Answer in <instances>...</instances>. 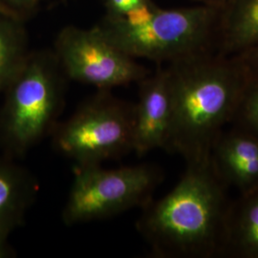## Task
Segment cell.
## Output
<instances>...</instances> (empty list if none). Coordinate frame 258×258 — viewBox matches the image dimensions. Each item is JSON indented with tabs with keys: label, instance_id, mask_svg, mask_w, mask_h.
I'll list each match as a JSON object with an SVG mask.
<instances>
[{
	"label": "cell",
	"instance_id": "ba28073f",
	"mask_svg": "<svg viewBox=\"0 0 258 258\" xmlns=\"http://www.w3.org/2000/svg\"><path fill=\"white\" fill-rule=\"evenodd\" d=\"M135 103L134 149L139 157L151 150H166L171 122V99L166 67L158 64L154 74L140 81Z\"/></svg>",
	"mask_w": 258,
	"mask_h": 258
},
{
	"label": "cell",
	"instance_id": "d6986e66",
	"mask_svg": "<svg viewBox=\"0 0 258 258\" xmlns=\"http://www.w3.org/2000/svg\"><path fill=\"white\" fill-rule=\"evenodd\" d=\"M202 5H207V6H212V7H216V8H221L223 7L228 0H195Z\"/></svg>",
	"mask_w": 258,
	"mask_h": 258
},
{
	"label": "cell",
	"instance_id": "277c9868",
	"mask_svg": "<svg viewBox=\"0 0 258 258\" xmlns=\"http://www.w3.org/2000/svg\"><path fill=\"white\" fill-rule=\"evenodd\" d=\"M219 11L202 4L170 10L155 5L148 19L136 24L105 15L96 26L132 57L170 63L215 51Z\"/></svg>",
	"mask_w": 258,
	"mask_h": 258
},
{
	"label": "cell",
	"instance_id": "5bb4252c",
	"mask_svg": "<svg viewBox=\"0 0 258 258\" xmlns=\"http://www.w3.org/2000/svg\"><path fill=\"white\" fill-rule=\"evenodd\" d=\"M230 123L232 128L258 139V78H248Z\"/></svg>",
	"mask_w": 258,
	"mask_h": 258
},
{
	"label": "cell",
	"instance_id": "8fae6325",
	"mask_svg": "<svg viewBox=\"0 0 258 258\" xmlns=\"http://www.w3.org/2000/svg\"><path fill=\"white\" fill-rule=\"evenodd\" d=\"M220 256L258 258V184L230 202Z\"/></svg>",
	"mask_w": 258,
	"mask_h": 258
},
{
	"label": "cell",
	"instance_id": "5b68a950",
	"mask_svg": "<svg viewBox=\"0 0 258 258\" xmlns=\"http://www.w3.org/2000/svg\"><path fill=\"white\" fill-rule=\"evenodd\" d=\"M135 104L98 90L67 120L58 122L53 146L76 166L102 165L125 156L134 149Z\"/></svg>",
	"mask_w": 258,
	"mask_h": 258
},
{
	"label": "cell",
	"instance_id": "ac0fdd59",
	"mask_svg": "<svg viewBox=\"0 0 258 258\" xmlns=\"http://www.w3.org/2000/svg\"><path fill=\"white\" fill-rule=\"evenodd\" d=\"M11 232L0 228V258L14 257L16 255L15 250L8 243Z\"/></svg>",
	"mask_w": 258,
	"mask_h": 258
},
{
	"label": "cell",
	"instance_id": "9c48e42d",
	"mask_svg": "<svg viewBox=\"0 0 258 258\" xmlns=\"http://www.w3.org/2000/svg\"><path fill=\"white\" fill-rule=\"evenodd\" d=\"M212 162L226 187L248 191L258 184V139L234 128L222 132L212 148Z\"/></svg>",
	"mask_w": 258,
	"mask_h": 258
},
{
	"label": "cell",
	"instance_id": "52a82bcc",
	"mask_svg": "<svg viewBox=\"0 0 258 258\" xmlns=\"http://www.w3.org/2000/svg\"><path fill=\"white\" fill-rule=\"evenodd\" d=\"M53 51L69 81L98 90L139 83L150 74L134 57L114 45L96 25L91 29L63 28L55 38Z\"/></svg>",
	"mask_w": 258,
	"mask_h": 258
},
{
	"label": "cell",
	"instance_id": "8992f818",
	"mask_svg": "<svg viewBox=\"0 0 258 258\" xmlns=\"http://www.w3.org/2000/svg\"><path fill=\"white\" fill-rule=\"evenodd\" d=\"M164 174L153 165L103 168L76 166L74 180L61 218L66 226L107 219L135 208H145Z\"/></svg>",
	"mask_w": 258,
	"mask_h": 258
},
{
	"label": "cell",
	"instance_id": "6da1fadb",
	"mask_svg": "<svg viewBox=\"0 0 258 258\" xmlns=\"http://www.w3.org/2000/svg\"><path fill=\"white\" fill-rule=\"evenodd\" d=\"M171 122L166 150L186 165L208 163L212 148L230 123L248 77L238 58L217 53L191 55L166 67Z\"/></svg>",
	"mask_w": 258,
	"mask_h": 258
},
{
	"label": "cell",
	"instance_id": "7a4b0ae2",
	"mask_svg": "<svg viewBox=\"0 0 258 258\" xmlns=\"http://www.w3.org/2000/svg\"><path fill=\"white\" fill-rule=\"evenodd\" d=\"M226 190L212 160L186 165L178 184L166 196L143 208L136 223L154 256H220L230 205Z\"/></svg>",
	"mask_w": 258,
	"mask_h": 258
},
{
	"label": "cell",
	"instance_id": "e0dca14e",
	"mask_svg": "<svg viewBox=\"0 0 258 258\" xmlns=\"http://www.w3.org/2000/svg\"><path fill=\"white\" fill-rule=\"evenodd\" d=\"M248 78H258V42L235 55Z\"/></svg>",
	"mask_w": 258,
	"mask_h": 258
},
{
	"label": "cell",
	"instance_id": "4fadbf2b",
	"mask_svg": "<svg viewBox=\"0 0 258 258\" xmlns=\"http://www.w3.org/2000/svg\"><path fill=\"white\" fill-rule=\"evenodd\" d=\"M25 23L0 10V93L4 92L31 52Z\"/></svg>",
	"mask_w": 258,
	"mask_h": 258
},
{
	"label": "cell",
	"instance_id": "3957f363",
	"mask_svg": "<svg viewBox=\"0 0 258 258\" xmlns=\"http://www.w3.org/2000/svg\"><path fill=\"white\" fill-rule=\"evenodd\" d=\"M65 76L53 50L31 51L4 90L0 107V149L25 156L52 135L66 104Z\"/></svg>",
	"mask_w": 258,
	"mask_h": 258
},
{
	"label": "cell",
	"instance_id": "7c38bea8",
	"mask_svg": "<svg viewBox=\"0 0 258 258\" xmlns=\"http://www.w3.org/2000/svg\"><path fill=\"white\" fill-rule=\"evenodd\" d=\"M258 42V0H228L220 8L215 51L233 56Z\"/></svg>",
	"mask_w": 258,
	"mask_h": 258
},
{
	"label": "cell",
	"instance_id": "9a60e30c",
	"mask_svg": "<svg viewBox=\"0 0 258 258\" xmlns=\"http://www.w3.org/2000/svg\"><path fill=\"white\" fill-rule=\"evenodd\" d=\"M40 2L41 0H0V10L26 22L37 14Z\"/></svg>",
	"mask_w": 258,
	"mask_h": 258
},
{
	"label": "cell",
	"instance_id": "30bf717a",
	"mask_svg": "<svg viewBox=\"0 0 258 258\" xmlns=\"http://www.w3.org/2000/svg\"><path fill=\"white\" fill-rule=\"evenodd\" d=\"M38 190L37 178L27 168L0 156V228L12 233L23 225Z\"/></svg>",
	"mask_w": 258,
	"mask_h": 258
},
{
	"label": "cell",
	"instance_id": "2e32d148",
	"mask_svg": "<svg viewBox=\"0 0 258 258\" xmlns=\"http://www.w3.org/2000/svg\"><path fill=\"white\" fill-rule=\"evenodd\" d=\"M106 15L111 17H124L129 12L148 6L152 0H102Z\"/></svg>",
	"mask_w": 258,
	"mask_h": 258
}]
</instances>
